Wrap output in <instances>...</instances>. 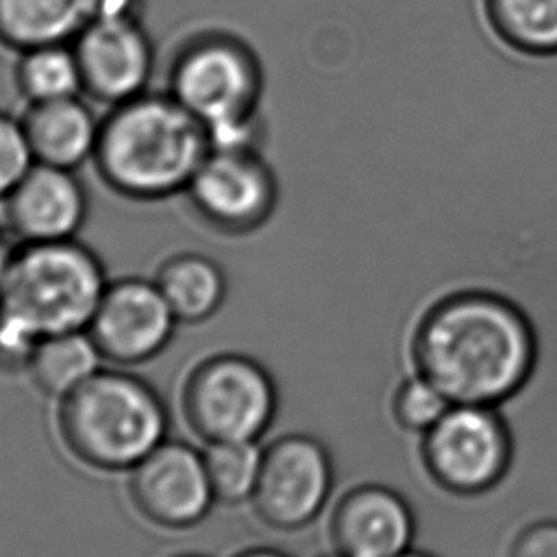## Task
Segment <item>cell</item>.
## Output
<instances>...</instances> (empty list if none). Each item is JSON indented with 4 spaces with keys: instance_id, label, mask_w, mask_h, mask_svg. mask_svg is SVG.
I'll return each instance as SVG.
<instances>
[{
    "instance_id": "cell-27",
    "label": "cell",
    "mask_w": 557,
    "mask_h": 557,
    "mask_svg": "<svg viewBox=\"0 0 557 557\" xmlns=\"http://www.w3.org/2000/svg\"><path fill=\"white\" fill-rule=\"evenodd\" d=\"M233 557H290L285 554V552H281L277 548H265V546H256V548H247L239 552V554H235Z\"/></svg>"
},
{
    "instance_id": "cell-25",
    "label": "cell",
    "mask_w": 557,
    "mask_h": 557,
    "mask_svg": "<svg viewBox=\"0 0 557 557\" xmlns=\"http://www.w3.org/2000/svg\"><path fill=\"white\" fill-rule=\"evenodd\" d=\"M141 2L144 0H92L94 20H131V17H139Z\"/></svg>"
},
{
    "instance_id": "cell-18",
    "label": "cell",
    "mask_w": 557,
    "mask_h": 557,
    "mask_svg": "<svg viewBox=\"0 0 557 557\" xmlns=\"http://www.w3.org/2000/svg\"><path fill=\"white\" fill-rule=\"evenodd\" d=\"M103 357L88 331L55 334L33 348L25 369L40 394L55 403L103 369Z\"/></svg>"
},
{
    "instance_id": "cell-8",
    "label": "cell",
    "mask_w": 557,
    "mask_h": 557,
    "mask_svg": "<svg viewBox=\"0 0 557 557\" xmlns=\"http://www.w3.org/2000/svg\"><path fill=\"white\" fill-rule=\"evenodd\" d=\"M334 485L333 458L311 435L278 437L263 449L252 510L275 531H300L325 510Z\"/></svg>"
},
{
    "instance_id": "cell-15",
    "label": "cell",
    "mask_w": 557,
    "mask_h": 557,
    "mask_svg": "<svg viewBox=\"0 0 557 557\" xmlns=\"http://www.w3.org/2000/svg\"><path fill=\"white\" fill-rule=\"evenodd\" d=\"M35 163L77 172L94 161L100 141L101 119L83 100L33 103L22 116Z\"/></svg>"
},
{
    "instance_id": "cell-22",
    "label": "cell",
    "mask_w": 557,
    "mask_h": 557,
    "mask_svg": "<svg viewBox=\"0 0 557 557\" xmlns=\"http://www.w3.org/2000/svg\"><path fill=\"white\" fill-rule=\"evenodd\" d=\"M450 407L453 403L430 380L414 372L395 389L392 417L405 432L424 435L447 414Z\"/></svg>"
},
{
    "instance_id": "cell-29",
    "label": "cell",
    "mask_w": 557,
    "mask_h": 557,
    "mask_svg": "<svg viewBox=\"0 0 557 557\" xmlns=\"http://www.w3.org/2000/svg\"><path fill=\"white\" fill-rule=\"evenodd\" d=\"M171 557H209V556H202V554H191V552H186V554H176V556Z\"/></svg>"
},
{
    "instance_id": "cell-5",
    "label": "cell",
    "mask_w": 557,
    "mask_h": 557,
    "mask_svg": "<svg viewBox=\"0 0 557 557\" xmlns=\"http://www.w3.org/2000/svg\"><path fill=\"white\" fill-rule=\"evenodd\" d=\"M262 67L227 33H205L180 48L169 94L209 132L212 149H256Z\"/></svg>"
},
{
    "instance_id": "cell-30",
    "label": "cell",
    "mask_w": 557,
    "mask_h": 557,
    "mask_svg": "<svg viewBox=\"0 0 557 557\" xmlns=\"http://www.w3.org/2000/svg\"><path fill=\"white\" fill-rule=\"evenodd\" d=\"M321 557H346V556H342V554H338V552H333V554H326V556H321Z\"/></svg>"
},
{
    "instance_id": "cell-16",
    "label": "cell",
    "mask_w": 557,
    "mask_h": 557,
    "mask_svg": "<svg viewBox=\"0 0 557 557\" xmlns=\"http://www.w3.org/2000/svg\"><path fill=\"white\" fill-rule=\"evenodd\" d=\"M92 20V0H0V45L17 52L73 45Z\"/></svg>"
},
{
    "instance_id": "cell-7",
    "label": "cell",
    "mask_w": 557,
    "mask_h": 557,
    "mask_svg": "<svg viewBox=\"0 0 557 557\" xmlns=\"http://www.w3.org/2000/svg\"><path fill=\"white\" fill-rule=\"evenodd\" d=\"M420 460L428 478L455 496H480L498 487L510 472V428L495 407L453 405L422 435Z\"/></svg>"
},
{
    "instance_id": "cell-23",
    "label": "cell",
    "mask_w": 557,
    "mask_h": 557,
    "mask_svg": "<svg viewBox=\"0 0 557 557\" xmlns=\"http://www.w3.org/2000/svg\"><path fill=\"white\" fill-rule=\"evenodd\" d=\"M35 164L22 116L0 111V202L7 201Z\"/></svg>"
},
{
    "instance_id": "cell-13",
    "label": "cell",
    "mask_w": 557,
    "mask_h": 557,
    "mask_svg": "<svg viewBox=\"0 0 557 557\" xmlns=\"http://www.w3.org/2000/svg\"><path fill=\"white\" fill-rule=\"evenodd\" d=\"M2 205L17 243L77 239L88 218V195L77 172L47 164H33Z\"/></svg>"
},
{
    "instance_id": "cell-4",
    "label": "cell",
    "mask_w": 557,
    "mask_h": 557,
    "mask_svg": "<svg viewBox=\"0 0 557 557\" xmlns=\"http://www.w3.org/2000/svg\"><path fill=\"white\" fill-rule=\"evenodd\" d=\"M54 424L63 449L78 465L128 473L169 440L171 414L153 384L111 367L58 401Z\"/></svg>"
},
{
    "instance_id": "cell-6",
    "label": "cell",
    "mask_w": 557,
    "mask_h": 557,
    "mask_svg": "<svg viewBox=\"0 0 557 557\" xmlns=\"http://www.w3.org/2000/svg\"><path fill=\"white\" fill-rule=\"evenodd\" d=\"M178 403L189 432L205 445L260 443L277 414L278 395L262 363L224 351L187 369Z\"/></svg>"
},
{
    "instance_id": "cell-12",
    "label": "cell",
    "mask_w": 557,
    "mask_h": 557,
    "mask_svg": "<svg viewBox=\"0 0 557 557\" xmlns=\"http://www.w3.org/2000/svg\"><path fill=\"white\" fill-rule=\"evenodd\" d=\"M73 48L83 88L92 100L115 108L149 92L156 48L139 17L94 20L75 39Z\"/></svg>"
},
{
    "instance_id": "cell-1",
    "label": "cell",
    "mask_w": 557,
    "mask_h": 557,
    "mask_svg": "<svg viewBox=\"0 0 557 557\" xmlns=\"http://www.w3.org/2000/svg\"><path fill=\"white\" fill-rule=\"evenodd\" d=\"M410 357L414 372L453 405L498 409L533 379L539 344L516 304L493 293L466 290L424 313Z\"/></svg>"
},
{
    "instance_id": "cell-28",
    "label": "cell",
    "mask_w": 557,
    "mask_h": 557,
    "mask_svg": "<svg viewBox=\"0 0 557 557\" xmlns=\"http://www.w3.org/2000/svg\"><path fill=\"white\" fill-rule=\"evenodd\" d=\"M399 557H434L430 556V554H426V552H418V549H409L407 554H403V556Z\"/></svg>"
},
{
    "instance_id": "cell-9",
    "label": "cell",
    "mask_w": 557,
    "mask_h": 557,
    "mask_svg": "<svg viewBox=\"0 0 557 557\" xmlns=\"http://www.w3.org/2000/svg\"><path fill=\"white\" fill-rule=\"evenodd\" d=\"M126 475L132 508L163 531L201 525L216 504L202 450L180 440H164Z\"/></svg>"
},
{
    "instance_id": "cell-14",
    "label": "cell",
    "mask_w": 557,
    "mask_h": 557,
    "mask_svg": "<svg viewBox=\"0 0 557 557\" xmlns=\"http://www.w3.org/2000/svg\"><path fill=\"white\" fill-rule=\"evenodd\" d=\"M417 533L410 504L394 488L369 483L342 496L331 516L334 552L346 557H399Z\"/></svg>"
},
{
    "instance_id": "cell-20",
    "label": "cell",
    "mask_w": 557,
    "mask_h": 557,
    "mask_svg": "<svg viewBox=\"0 0 557 557\" xmlns=\"http://www.w3.org/2000/svg\"><path fill=\"white\" fill-rule=\"evenodd\" d=\"M488 24L508 47L557 54V0H485Z\"/></svg>"
},
{
    "instance_id": "cell-2",
    "label": "cell",
    "mask_w": 557,
    "mask_h": 557,
    "mask_svg": "<svg viewBox=\"0 0 557 557\" xmlns=\"http://www.w3.org/2000/svg\"><path fill=\"white\" fill-rule=\"evenodd\" d=\"M108 283L98 255L78 239L17 243L0 287V363L25 367L40 341L86 331Z\"/></svg>"
},
{
    "instance_id": "cell-21",
    "label": "cell",
    "mask_w": 557,
    "mask_h": 557,
    "mask_svg": "<svg viewBox=\"0 0 557 557\" xmlns=\"http://www.w3.org/2000/svg\"><path fill=\"white\" fill-rule=\"evenodd\" d=\"M202 457L216 504L235 508L252 503L263 458L258 442L212 443L205 445Z\"/></svg>"
},
{
    "instance_id": "cell-19",
    "label": "cell",
    "mask_w": 557,
    "mask_h": 557,
    "mask_svg": "<svg viewBox=\"0 0 557 557\" xmlns=\"http://www.w3.org/2000/svg\"><path fill=\"white\" fill-rule=\"evenodd\" d=\"M16 85L29 106L83 96V75L73 45H45L20 52Z\"/></svg>"
},
{
    "instance_id": "cell-26",
    "label": "cell",
    "mask_w": 557,
    "mask_h": 557,
    "mask_svg": "<svg viewBox=\"0 0 557 557\" xmlns=\"http://www.w3.org/2000/svg\"><path fill=\"white\" fill-rule=\"evenodd\" d=\"M17 245L12 243V233L9 227H0V287L4 283V278L9 275L10 265L16 255Z\"/></svg>"
},
{
    "instance_id": "cell-10",
    "label": "cell",
    "mask_w": 557,
    "mask_h": 557,
    "mask_svg": "<svg viewBox=\"0 0 557 557\" xmlns=\"http://www.w3.org/2000/svg\"><path fill=\"white\" fill-rule=\"evenodd\" d=\"M186 195L210 227L245 235L270 220L277 182L256 149H210Z\"/></svg>"
},
{
    "instance_id": "cell-24",
    "label": "cell",
    "mask_w": 557,
    "mask_h": 557,
    "mask_svg": "<svg viewBox=\"0 0 557 557\" xmlns=\"http://www.w3.org/2000/svg\"><path fill=\"white\" fill-rule=\"evenodd\" d=\"M508 557H557L556 519H542L527 525L511 542Z\"/></svg>"
},
{
    "instance_id": "cell-3",
    "label": "cell",
    "mask_w": 557,
    "mask_h": 557,
    "mask_svg": "<svg viewBox=\"0 0 557 557\" xmlns=\"http://www.w3.org/2000/svg\"><path fill=\"white\" fill-rule=\"evenodd\" d=\"M210 149L207 128L171 94L146 92L109 108L94 164L116 194L163 201L186 194Z\"/></svg>"
},
{
    "instance_id": "cell-17",
    "label": "cell",
    "mask_w": 557,
    "mask_h": 557,
    "mask_svg": "<svg viewBox=\"0 0 557 557\" xmlns=\"http://www.w3.org/2000/svg\"><path fill=\"white\" fill-rule=\"evenodd\" d=\"M153 281L180 325H201L214 318L227 296L224 271L212 258L199 252L166 258Z\"/></svg>"
},
{
    "instance_id": "cell-11",
    "label": "cell",
    "mask_w": 557,
    "mask_h": 557,
    "mask_svg": "<svg viewBox=\"0 0 557 557\" xmlns=\"http://www.w3.org/2000/svg\"><path fill=\"white\" fill-rule=\"evenodd\" d=\"M178 325L153 278L123 277L109 281L86 331L106 363L132 369L161 356Z\"/></svg>"
}]
</instances>
